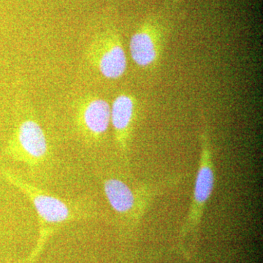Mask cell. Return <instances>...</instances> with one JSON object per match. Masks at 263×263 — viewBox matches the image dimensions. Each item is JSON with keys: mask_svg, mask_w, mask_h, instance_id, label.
I'll use <instances>...</instances> for the list:
<instances>
[{"mask_svg": "<svg viewBox=\"0 0 263 263\" xmlns=\"http://www.w3.org/2000/svg\"><path fill=\"white\" fill-rule=\"evenodd\" d=\"M200 138V160L194 186L193 200L187 216L180 230L177 241L179 252L186 258L192 257L195 249L202 216L215 186V169L210 136L206 124L201 129Z\"/></svg>", "mask_w": 263, "mask_h": 263, "instance_id": "1", "label": "cell"}, {"mask_svg": "<svg viewBox=\"0 0 263 263\" xmlns=\"http://www.w3.org/2000/svg\"><path fill=\"white\" fill-rule=\"evenodd\" d=\"M168 29V20L160 13L148 15L138 26L129 41L132 60L138 67L149 70L160 64Z\"/></svg>", "mask_w": 263, "mask_h": 263, "instance_id": "2", "label": "cell"}, {"mask_svg": "<svg viewBox=\"0 0 263 263\" xmlns=\"http://www.w3.org/2000/svg\"><path fill=\"white\" fill-rule=\"evenodd\" d=\"M12 181L18 186L23 193L32 202L33 205L41 221V232L38 240L37 247L33 252L28 262L34 263L38 254L41 253L42 247L44 246L48 237L57 228H60L62 224L67 221H72L75 214L71 208L62 200L54 196L43 193L31 186L22 180L12 177Z\"/></svg>", "mask_w": 263, "mask_h": 263, "instance_id": "3", "label": "cell"}, {"mask_svg": "<svg viewBox=\"0 0 263 263\" xmlns=\"http://www.w3.org/2000/svg\"><path fill=\"white\" fill-rule=\"evenodd\" d=\"M86 56L91 67L109 80L121 79L127 71V55L117 29L108 28L95 34L86 48Z\"/></svg>", "mask_w": 263, "mask_h": 263, "instance_id": "4", "label": "cell"}, {"mask_svg": "<svg viewBox=\"0 0 263 263\" xmlns=\"http://www.w3.org/2000/svg\"><path fill=\"white\" fill-rule=\"evenodd\" d=\"M173 179L157 186H141L134 189L117 178L104 180L103 190L105 197L114 212L120 216L132 220H138L143 215L150 202L157 195L167 187Z\"/></svg>", "mask_w": 263, "mask_h": 263, "instance_id": "5", "label": "cell"}, {"mask_svg": "<svg viewBox=\"0 0 263 263\" xmlns=\"http://www.w3.org/2000/svg\"><path fill=\"white\" fill-rule=\"evenodd\" d=\"M76 121L86 141L100 142L110 127V105L98 95H85L76 105Z\"/></svg>", "mask_w": 263, "mask_h": 263, "instance_id": "6", "label": "cell"}, {"mask_svg": "<svg viewBox=\"0 0 263 263\" xmlns=\"http://www.w3.org/2000/svg\"><path fill=\"white\" fill-rule=\"evenodd\" d=\"M138 101L135 95L122 93L110 105V124L119 149L127 153L138 114Z\"/></svg>", "mask_w": 263, "mask_h": 263, "instance_id": "7", "label": "cell"}, {"mask_svg": "<svg viewBox=\"0 0 263 263\" xmlns=\"http://www.w3.org/2000/svg\"><path fill=\"white\" fill-rule=\"evenodd\" d=\"M13 148L24 162L37 163L48 155V145L45 132L37 121L26 119L15 132Z\"/></svg>", "mask_w": 263, "mask_h": 263, "instance_id": "8", "label": "cell"}]
</instances>
